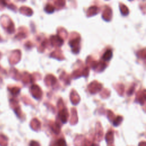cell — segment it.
Returning <instances> with one entry per match:
<instances>
[{
  "mask_svg": "<svg viewBox=\"0 0 146 146\" xmlns=\"http://www.w3.org/2000/svg\"><path fill=\"white\" fill-rule=\"evenodd\" d=\"M111 56H112V52H111V51H107V52L106 53V54H104L103 58H104L106 60H108V59H109L111 57Z\"/></svg>",
  "mask_w": 146,
  "mask_h": 146,
  "instance_id": "obj_3",
  "label": "cell"
},
{
  "mask_svg": "<svg viewBox=\"0 0 146 146\" xmlns=\"http://www.w3.org/2000/svg\"><path fill=\"white\" fill-rule=\"evenodd\" d=\"M139 146H146V143L145 142L140 143L139 144Z\"/></svg>",
  "mask_w": 146,
  "mask_h": 146,
  "instance_id": "obj_5",
  "label": "cell"
},
{
  "mask_svg": "<svg viewBox=\"0 0 146 146\" xmlns=\"http://www.w3.org/2000/svg\"><path fill=\"white\" fill-rule=\"evenodd\" d=\"M83 136H77L75 140V146H86V141L83 139H82Z\"/></svg>",
  "mask_w": 146,
  "mask_h": 146,
  "instance_id": "obj_1",
  "label": "cell"
},
{
  "mask_svg": "<svg viewBox=\"0 0 146 146\" xmlns=\"http://www.w3.org/2000/svg\"><path fill=\"white\" fill-rule=\"evenodd\" d=\"M29 146H40L39 144L36 141H31L30 143Z\"/></svg>",
  "mask_w": 146,
  "mask_h": 146,
  "instance_id": "obj_4",
  "label": "cell"
},
{
  "mask_svg": "<svg viewBox=\"0 0 146 146\" xmlns=\"http://www.w3.org/2000/svg\"><path fill=\"white\" fill-rule=\"evenodd\" d=\"M55 146H67L66 142L63 139H58L56 141H55Z\"/></svg>",
  "mask_w": 146,
  "mask_h": 146,
  "instance_id": "obj_2",
  "label": "cell"
}]
</instances>
